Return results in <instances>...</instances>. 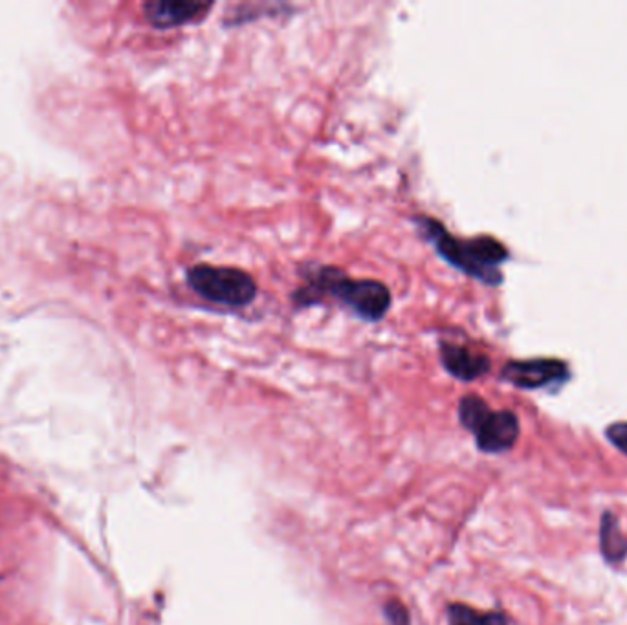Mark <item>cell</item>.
<instances>
[{"label": "cell", "mask_w": 627, "mask_h": 625, "mask_svg": "<svg viewBox=\"0 0 627 625\" xmlns=\"http://www.w3.org/2000/svg\"><path fill=\"white\" fill-rule=\"evenodd\" d=\"M459 418L473 431L479 450L501 453L510 450L519 437V420L512 411H492L481 396L466 395L459 402Z\"/></svg>", "instance_id": "277c9868"}, {"label": "cell", "mask_w": 627, "mask_h": 625, "mask_svg": "<svg viewBox=\"0 0 627 625\" xmlns=\"http://www.w3.org/2000/svg\"><path fill=\"white\" fill-rule=\"evenodd\" d=\"M450 625H508L501 613H481L468 605H450L448 609Z\"/></svg>", "instance_id": "9c48e42d"}, {"label": "cell", "mask_w": 627, "mask_h": 625, "mask_svg": "<svg viewBox=\"0 0 627 625\" xmlns=\"http://www.w3.org/2000/svg\"><path fill=\"white\" fill-rule=\"evenodd\" d=\"M385 616L391 625H409V615L406 607L398 602H389L385 605Z\"/></svg>", "instance_id": "8fae6325"}, {"label": "cell", "mask_w": 627, "mask_h": 625, "mask_svg": "<svg viewBox=\"0 0 627 625\" xmlns=\"http://www.w3.org/2000/svg\"><path fill=\"white\" fill-rule=\"evenodd\" d=\"M600 543H602V554L609 563H618L627 556V539L618 519L613 514H605L600 528Z\"/></svg>", "instance_id": "ba28073f"}, {"label": "cell", "mask_w": 627, "mask_h": 625, "mask_svg": "<svg viewBox=\"0 0 627 625\" xmlns=\"http://www.w3.org/2000/svg\"><path fill=\"white\" fill-rule=\"evenodd\" d=\"M439 356L442 367L461 382H473L492 369V362L486 354L451 341H440Z\"/></svg>", "instance_id": "52a82bcc"}, {"label": "cell", "mask_w": 627, "mask_h": 625, "mask_svg": "<svg viewBox=\"0 0 627 625\" xmlns=\"http://www.w3.org/2000/svg\"><path fill=\"white\" fill-rule=\"evenodd\" d=\"M305 285L292 292L296 308L314 307L323 299H336L343 307L351 308L358 318L365 321H382L393 305L389 286L376 279H354L338 266L310 264L303 268Z\"/></svg>", "instance_id": "6da1fadb"}, {"label": "cell", "mask_w": 627, "mask_h": 625, "mask_svg": "<svg viewBox=\"0 0 627 625\" xmlns=\"http://www.w3.org/2000/svg\"><path fill=\"white\" fill-rule=\"evenodd\" d=\"M411 220L417 226L420 237L429 242L440 259H444L450 266L484 285L495 286L503 283L499 266L508 259V250L497 239L490 235L459 239L451 235L440 220L428 215H415Z\"/></svg>", "instance_id": "7a4b0ae2"}, {"label": "cell", "mask_w": 627, "mask_h": 625, "mask_svg": "<svg viewBox=\"0 0 627 625\" xmlns=\"http://www.w3.org/2000/svg\"><path fill=\"white\" fill-rule=\"evenodd\" d=\"M569 378V369L558 360H525L506 363L501 380L521 389H539L545 385L563 382Z\"/></svg>", "instance_id": "8992f818"}, {"label": "cell", "mask_w": 627, "mask_h": 625, "mask_svg": "<svg viewBox=\"0 0 627 625\" xmlns=\"http://www.w3.org/2000/svg\"><path fill=\"white\" fill-rule=\"evenodd\" d=\"M186 283L198 297L222 307H248L259 294L252 275L231 266L193 264L187 268Z\"/></svg>", "instance_id": "3957f363"}, {"label": "cell", "mask_w": 627, "mask_h": 625, "mask_svg": "<svg viewBox=\"0 0 627 625\" xmlns=\"http://www.w3.org/2000/svg\"><path fill=\"white\" fill-rule=\"evenodd\" d=\"M605 435H607V439L613 446H616L618 450L627 455V422H618V424L609 426L607 431H605Z\"/></svg>", "instance_id": "30bf717a"}, {"label": "cell", "mask_w": 627, "mask_h": 625, "mask_svg": "<svg viewBox=\"0 0 627 625\" xmlns=\"http://www.w3.org/2000/svg\"><path fill=\"white\" fill-rule=\"evenodd\" d=\"M213 6H215L213 2L195 0H151L143 4V13L154 28L169 30L206 19Z\"/></svg>", "instance_id": "5b68a950"}]
</instances>
